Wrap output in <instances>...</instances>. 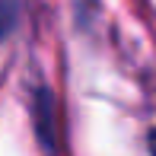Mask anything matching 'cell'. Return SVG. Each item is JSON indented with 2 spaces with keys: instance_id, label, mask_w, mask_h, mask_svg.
I'll list each match as a JSON object with an SVG mask.
<instances>
[{
  "instance_id": "cell-1",
  "label": "cell",
  "mask_w": 156,
  "mask_h": 156,
  "mask_svg": "<svg viewBox=\"0 0 156 156\" xmlns=\"http://www.w3.org/2000/svg\"><path fill=\"white\" fill-rule=\"evenodd\" d=\"M32 121H35V134H38L41 147H45V150H54L58 118H54V96H51V89L41 86L38 93H35V102H32Z\"/></svg>"
},
{
  "instance_id": "cell-2",
  "label": "cell",
  "mask_w": 156,
  "mask_h": 156,
  "mask_svg": "<svg viewBox=\"0 0 156 156\" xmlns=\"http://www.w3.org/2000/svg\"><path fill=\"white\" fill-rule=\"evenodd\" d=\"M19 0H0V38L13 29V19H16Z\"/></svg>"
},
{
  "instance_id": "cell-3",
  "label": "cell",
  "mask_w": 156,
  "mask_h": 156,
  "mask_svg": "<svg viewBox=\"0 0 156 156\" xmlns=\"http://www.w3.org/2000/svg\"><path fill=\"white\" fill-rule=\"evenodd\" d=\"M147 150L156 156V131H150V137H147Z\"/></svg>"
}]
</instances>
